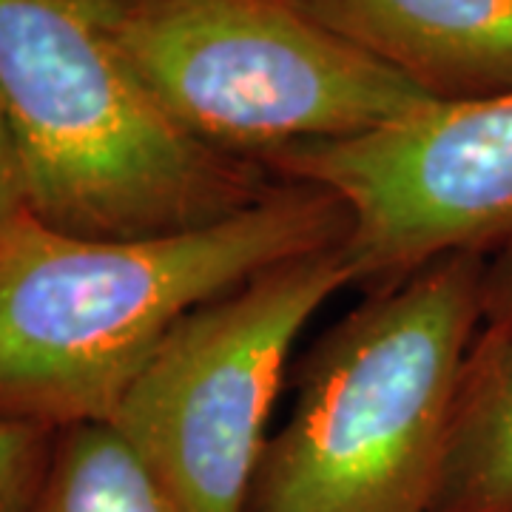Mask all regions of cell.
Instances as JSON below:
<instances>
[{
	"mask_svg": "<svg viewBox=\"0 0 512 512\" xmlns=\"http://www.w3.org/2000/svg\"><path fill=\"white\" fill-rule=\"evenodd\" d=\"M348 231L330 191L282 177L234 217L157 237H80L20 208L0 222V421H111L188 313Z\"/></svg>",
	"mask_w": 512,
	"mask_h": 512,
	"instance_id": "1",
	"label": "cell"
},
{
	"mask_svg": "<svg viewBox=\"0 0 512 512\" xmlns=\"http://www.w3.org/2000/svg\"><path fill=\"white\" fill-rule=\"evenodd\" d=\"M0 109L23 205L80 237L205 228L265 200V165L177 126L131 69L94 0H0Z\"/></svg>",
	"mask_w": 512,
	"mask_h": 512,
	"instance_id": "2",
	"label": "cell"
},
{
	"mask_svg": "<svg viewBox=\"0 0 512 512\" xmlns=\"http://www.w3.org/2000/svg\"><path fill=\"white\" fill-rule=\"evenodd\" d=\"M484 285V254L441 256L339 319L302 362L248 512H430Z\"/></svg>",
	"mask_w": 512,
	"mask_h": 512,
	"instance_id": "3",
	"label": "cell"
},
{
	"mask_svg": "<svg viewBox=\"0 0 512 512\" xmlns=\"http://www.w3.org/2000/svg\"><path fill=\"white\" fill-rule=\"evenodd\" d=\"M160 109L222 154L268 165L436 103L291 0H94Z\"/></svg>",
	"mask_w": 512,
	"mask_h": 512,
	"instance_id": "4",
	"label": "cell"
},
{
	"mask_svg": "<svg viewBox=\"0 0 512 512\" xmlns=\"http://www.w3.org/2000/svg\"><path fill=\"white\" fill-rule=\"evenodd\" d=\"M350 282L345 242L296 256L191 311L154 350L109 424L180 512H248L293 345Z\"/></svg>",
	"mask_w": 512,
	"mask_h": 512,
	"instance_id": "5",
	"label": "cell"
},
{
	"mask_svg": "<svg viewBox=\"0 0 512 512\" xmlns=\"http://www.w3.org/2000/svg\"><path fill=\"white\" fill-rule=\"evenodd\" d=\"M348 208L345 254L373 288L450 254L512 239V92L430 103L410 117L265 165Z\"/></svg>",
	"mask_w": 512,
	"mask_h": 512,
	"instance_id": "6",
	"label": "cell"
},
{
	"mask_svg": "<svg viewBox=\"0 0 512 512\" xmlns=\"http://www.w3.org/2000/svg\"><path fill=\"white\" fill-rule=\"evenodd\" d=\"M436 103L512 92V0H291Z\"/></svg>",
	"mask_w": 512,
	"mask_h": 512,
	"instance_id": "7",
	"label": "cell"
},
{
	"mask_svg": "<svg viewBox=\"0 0 512 512\" xmlns=\"http://www.w3.org/2000/svg\"><path fill=\"white\" fill-rule=\"evenodd\" d=\"M430 512H512V322L470 345Z\"/></svg>",
	"mask_w": 512,
	"mask_h": 512,
	"instance_id": "8",
	"label": "cell"
},
{
	"mask_svg": "<svg viewBox=\"0 0 512 512\" xmlns=\"http://www.w3.org/2000/svg\"><path fill=\"white\" fill-rule=\"evenodd\" d=\"M29 512H180L163 484L109 421L57 430Z\"/></svg>",
	"mask_w": 512,
	"mask_h": 512,
	"instance_id": "9",
	"label": "cell"
},
{
	"mask_svg": "<svg viewBox=\"0 0 512 512\" xmlns=\"http://www.w3.org/2000/svg\"><path fill=\"white\" fill-rule=\"evenodd\" d=\"M57 430L0 421V512H29L49 470Z\"/></svg>",
	"mask_w": 512,
	"mask_h": 512,
	"instance_id": "10",
	"label": "cell"
},
{
	"mask_svg": "<svg viewBox=\"0 0 512 512\" xmlns=\"http://www.w3.org/2000/svg\"><path fill=\"white\" fill-rule=\"evenodd\" d=\"M20 208H26V205H23L18 154H15V143H12L3 109H0V222L18 214Z\"/></svg>",
	"mask_w": 512,
	"mask_h": 512,
	"instance_id": "11",
	"label": "cell"
},
{
	"mask_svg": "<svg viewBox=\"0 0 512 512\" xmlns=\"http://www.w3.org/2000/svg\"><path fill=\"white\" fill-rule=\"evenodd\" d=\"M484 322H512V239L507 254L495 265H487Z\"/></svg>",
	"mask_w": 512,
	"mask_h": 512,
	"instance_id": "12",
	"label": "cell"
}]
</instances>
